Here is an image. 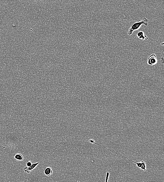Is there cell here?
<instances>
[{"label":"cell","mask_w":164,"mask_h":182,"mask_svg":"<svg viewBox=\"0 0 164 182\" xmlns=\"http://www.w3.org/2000/svg\"><path fill=\"white\" fill-rule=\"evenodd\" d=\"M109 176L110 173L108 172H106L105 182H107L108 181V178H109Z\"/></svg>","instance_id":"8"},{"label":"cell","mask_w":164,"mask_h":182,"mask_svg":"<svg viewBox=\"0 0 164 182\" xmlns=\"http://www.w3.org/2000/svg\"><path fill=\"white\" fill-rule=\"evenodd\" d=\"M39 164V162L32 163V165L30 166V167L26 166V167H25L24 168L23 170L25 172L28 173V174H30L33 170L36 168Z\"/></svg>","instance_id":"3"},{"label":"cell","mask_w":164,"mask_h":182,"mask_svg":"<svg viewBox=\"0 0 164 182\" xmlns=\"http://www.w3.org/2000/svg\"><path fill=\"white\" fill-rule=\"evenodd\" d=\"M162 45H164V42H163V43L162 44H161V45H162Z\"/></svg>","instance_id":"11"},{"label":"cell","mask_w":164,"mask_h":182,"mask_svg":"<svg viewBox=\"0 0 164 182\" xmlns=\"http://www.w3.org/2000/svg\"><path fill=\"white\" fill-rule=\"evenodd\" d=\"M137 36L139 39L144 41V40H148V37L147 35H145L144 33L142 31H139L137 33Z\"/></svg>","instance_id":"4"},{"label":"cell","mask_w":164,"mask_h":182,"mask_svg":"<svg viewBox=\"0 0 164 182\" xmlns=\"http://www.w3.org/2000/svg\"><path fill=\"white\" fill-rule=\"evenodd\" d=\"M14 158L18 161H23L24 160V157L21 154H17L15 155Z\"/></svg>","instance_id":"6"},{"label":"cell","mask_w":164,"mask_h":182,"mask_svg":"<svg viewBox=\"0 0 164 182\" xmlns=\"http://www.w3.org/2000/svg\"><path fill=\"white\" fill-rule=\"evenodd\" d=\"M32 163L31 161H29L27 162L26 163V165L28 166V167H30V166L32 165Z\"/></svg>","instance_id":"9"},{"label":"cell","mask_w":164,"mask_h":182,"mask_svg":"<svg viewBox=\"0 0 164 182\" xmlns=\"http://www.w3.org/2000/svg\"><path fill=\"white\" fill-rule=\"evenodd\" d=\"M158 63V59L156 54H152L148 57L147 63L148 65L153 66L156 65Z\"/></svg>","instance_id":"2"},{"label":"cell","mask_w":164,"mask_h":182,"mask_svg":"<svg viewBox=\"0 0 164 182\" xmlns=\"http://www.w3.org/2000/svg\"><path fill=\"white\" fill-rule=\"evenodd\" d=\"M141 162L142 163V166L140 168H141L142 170L145 171H146V163L145 162L143 161H141Z\"/></svg>","instance_id":"7"},{"label":"cell","mask_w":164,"mask_h":182,"mask_svg":"<svg viewBox=\"0 0 164 182\" xmlns=\"http://www.w3.org/2000/svg\"><path fill=\"white\" fill-rule=\"evenodd\" d=\"M161 62L163 64L164 63V57H161Z\"/></svg>","instance_id":"10"},{"label":"cell","mask_w":164,"mask_h":182,"mask_svg":"<svg viewBox=\"0 0 164 182\" xmlns=\"http://www.w3.org/2000/svg\"><path fill=\"white\" fill-rule=\"evenodd\" d=\"M148 20L145 17L143 19L135 22L130 26L128 31V34L130 35L132 34L133 32L135 31L138 30L140 28L142 25H144L147 26Z\"/></svg>","instance_id":"1"},{"label":"cell","mask_w":164,"mask_h":182,"mask_svg":"<svg viewBox=\"0 0 164 182\" xmlns=\"http://www.w3.org/2000/svg\"><path fill=\"white\" fill-rule=\"evenodd\" d=\"M53 172L52 168L50 167H46L44 170V174L48 177L51 176L53 174Z\"/></svg>","instance_id":"5"}]
</instances>
